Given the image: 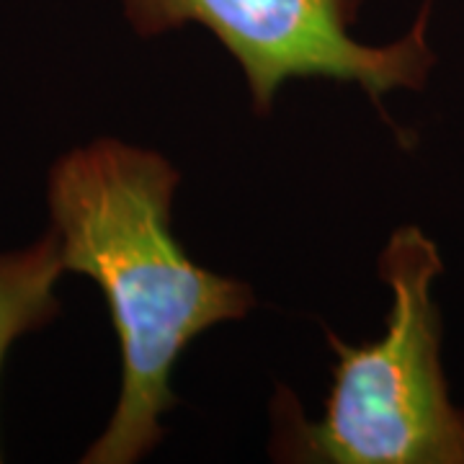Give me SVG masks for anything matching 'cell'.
Here are the masks:
<instances>
[{"instance_id":"obj_2","label":"cell","mask_w":464,"mask_h":464,"mask_svg":"<svg viewBox=\"0 0 464 464\" xmlns=\"http://www.w3.org/2000/svg\"><path fill=\"white\" fill-rule=\"evenodd\" d=\"M441 253L415 225L390 235L380 279L392 304L380 341L348 346L325 331L335 351L325 413L313 423L289 392L276 408L274 457L328 464H464V411L449 395L441 366V315L433 282Z\"/></svg>"},{"instance_id":"obj_1","label":"cell","mask_w":464,"mask_h":464,"mask_svg":"<svg viewBox=\"0 0 464 464\" xmlns=\"http://www.w3.org/2000/svg\"><path fill=\"white\" fill-rule=\"evenodd\" d=\"M181 173L160 152L119 140L70 150L50 173L52 232L65 271L99 284L119 348L121 390L85 464H132L160 444L179 398L170 374L186 346L256 307L248 284L194 264L170 230Z\"/></svg>"},{"instance_id":"obj_3","label":"cell","mask_w":464,"mask_h":464,"mask_svg":"<svg viewBox=\"0 0 464 464\" xmlns=\"http://www.w3.org/2000/svg\"><path fill=\"white\" fill-rule=\"evenodd\" d=\"M140 36H158L199 24L240 65L250 101L268 114L276 91L295 78L356 83L382 111V96L420 91L436 54L429 44L431 0L411 32L390 44H362L351 36L364 0H121Z\"/></svg>"},{"instance_id":"obj_4","label":"cell","mask_w":464,"mask_h":464,"mask_svg":"<svg viewBox=\"0 0 464 464\" xmlns=\"http://www.w3.org/2000/svg\"><path fill=\"white\" fill-rule=\"evenodd\" d=\"M63 271L60 243L52 230L29 248L0 253V369L21 335L57 317L54 284Z\"/></svg>"}]
</instances>
